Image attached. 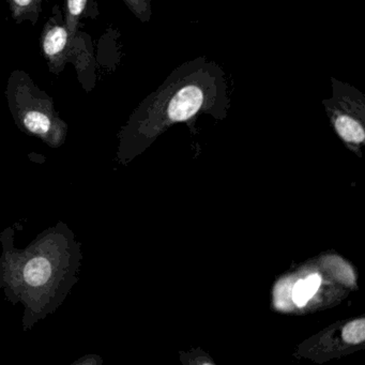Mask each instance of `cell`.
I'll return each mask as SVG.
<instances>
[{"label":"cell","mask_w":365,"mask_h":365,"mask_svg":"<svg viewBox=\"0 0 365 365\" xmlns=\"http://www.w3.org/2000/svg\"><path fill=\"white\" fill-rule=\"evenodd\" d=\"M130 11L143 23H148L153 16L151 0H123Z\"/></svg>","instance_id":"obj_10"},{"label":"cell","mask_w":365,"mask_h":365,"mask_svg":"<svg viewBox=\"0 0 365 365\" xmlns=\"http://www.w3.org/2000/svg\"><path fill=\"white\" fill-rule=\"evenodd\" d=\"M102 363H103V359L98 354H87V356L74 361L72 365H100Z\"/></svg>","instance_id":"obj_11"},{"label":"cell","mask_w":365,"mask_h":365,"mask_svg":"<svg viewBox=\"0 0 365 365\" xmlns=\"http://www.w3.org/2000/svg\"><path fill=\"white\" fill-rule=\"evenodd\" d=\"M343 339L349 344L362 343L365 339V320H354L346 324L343 329Z\"/></svg>","instance_id":"obj_9"},{"label":"cell","mask_w":365,"mask_h":365,"mask_svg":"<svg viewBox=\"0 0 365 365\" xmlns=\"http://www.w3.org/2000/svg\"><path fill=\"white\" fill-rule=\"evenodd\" d=\"M98 16L99 11L95 0H65L63 19L72 38L76 37L78 29L82 26L81 21L83 18L88 16L95 20Z\"/></svg>","instance_id":"obj_5"},{"label":"cell","mask_w":365,"mask_h":365,"mask_svg":"<svg viewBox=\"0 0 365 365\" xmlns=\"http://www.w3.org/2000/svg\"><path fill=\"white\" fill-rule=\"evenodd\" d=\"M5 95L10 114L21 131L39 138L51 148L65 144L67 123L59 116L52 98L27 72L18 69L10 73Z\"/></svg>","instance_id":"obj_2"},{"label":"cell","mask_w":365,"mask_h":365,"mask_svg":"<svg viewBox=\"0 0 365 365\" xmlns=\"http://www.w3.org/2000/svg\"><path fill=\"white\" fill-rule=\"evenodd\" d=\"M9 5L10 14L16 24L29 22L36 26L42 11L44 0H6Z\"/></svg>","instance_id":"obj_6"},{"label":"cell","mask_w":365,"mask_h":365,"mask_svg":"<svg viewBox=\"0 0 365 365\" xmlns=\"http://www.w3.org/2000/svg\"><path fill=\"white\" fill-rule=\"evenodd\" d=\"M332 96L324 100L329 114L332 115L335 131L345 142L360 144L364 142V127L359 114L364 112L365 96L351 85L331 78Z\"/></svg>","instance_id":"obj_3"},{"label":"cell","mask_w":365,"mask_h":365,"mask_svg":"<svg viewBox=\"0 0 365 365\" xmlns=\"http://www.w3.org/2000/svg\"><path fill=\"white\" fill-rule=\"evenodd\" d=\"M292 287H294V283L290 279H283L275 285L273 299L277 309L285 312L292 311L294 304L292 301Z\"/></svg>","instance_id":"obj_8"},{"label":"cell","mask_w":365,"mask_h":365,"mask_svg":"<svg viewBox=\"0 0 365 365\" xmlns=\"http://www.w3.org/2000/svg\"><path fill=\"white\" fill-rule=\"evenodd\" d=\"M322 284V277L318 274H312L307 279H299L292 287V301L298 307L307 304L312 297L317 292Z\"/></svg>","instance_id":"obj_7"},{"label":"cell","mask_w":365,"mask_h":365,"mask_svg":"<svg viewBox=\"0 0 365 365\" xmlns=\"http://www.w3.org/2000/svg\"><path fill=\"white\" fill-rule=\"evenodd\" d=\"M74 38L66 26L61 6L55 5L40 36V48L51 73L58 76L71 63Z\"/></svg>","instance_id":"obj_4"},{"label":"cell","mask_w":365,"mask_h":365,"mask_svg":"<svg viewBox=\"0 0 365 365\" xmlns=\"http://www.w3.org/2000/svg\"><path fill=\"white\" fill-rule=\"evenodd\" d=\"M0 289L12 304L23 305V329L29 331L54 314L78 283L81 243L61 221L25 249L14 245L12 227L0 234Z\"/></svg>","instance_id":"obj_1"}]
</instances>
